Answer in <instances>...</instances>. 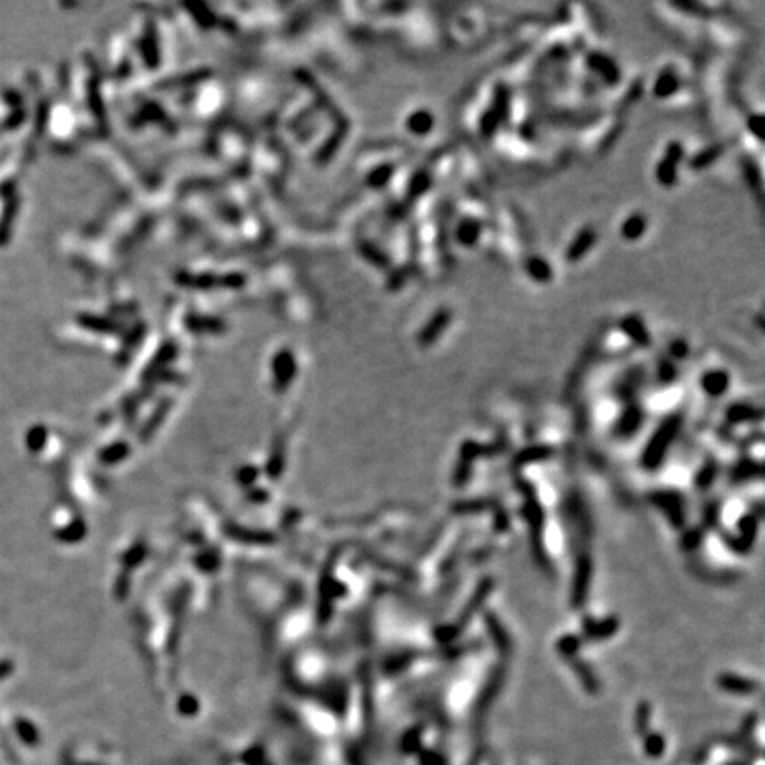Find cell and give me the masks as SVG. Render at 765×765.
<instances>
[{"instance_id": "6da1fadb", "label": "cell", "mask_w": 765, "mask_h": 765, "mask_svg": "<svg viewBox=\"0 0 765 765\" xmlns=\"http://www.w3.org/2000/svg\"><path fill=\"white\" fill-rule=\"evenodd\" d=\"M6 671H8V664L0 663V677H2V675H4Z\"/></svg>"}]
</instances>
